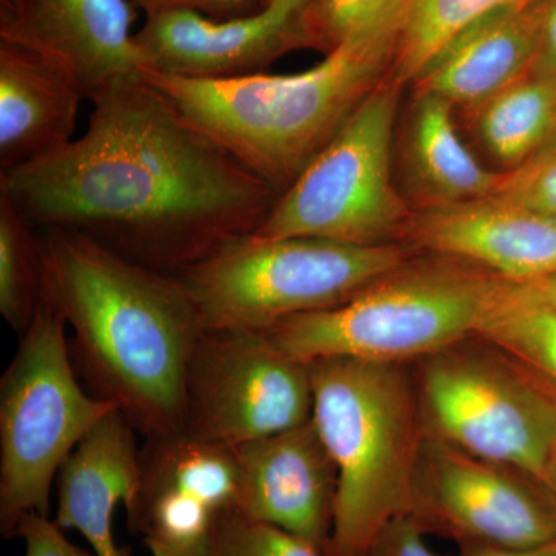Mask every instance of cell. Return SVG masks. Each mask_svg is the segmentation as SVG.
<instances>
[{"mask_svg": "<svg viewBox=\"0 0 556 556\" xmlns=\"http://www.w3.org/2000/svg\"><path fill=\"white\" fill-rule=\"evenodd\" d=\"M471 113L485 148L515 169L556 142V80L529 72Z\"/></svg>", "mask_w": 556, "mask_h": 556, "instance_id": "obj_21", "label": "cell"}, {"mask_svg": "<svg viewBox=\"0 0 556 556\" xmlns=\"http://www.w3.org/2000/svg\"><path fill=\"white\" fill-rule=\"evenodd\" d=\"M146 17L170 11H192L211 20L229 21L265 10V0H129Z\"/></svg>", "mask_w": 556, "mask_h": 556, "instance_id": "obj_29", "label": "cell"}, {"mask_svg": "<svg viewBox=\"0 0 556 556\" xmlns=\"http://www.w3.org/2000/svg\"><path fill=\"white\" fill-rule=\"evenodd\" d=\"M135 17L129 0H0V42L65 70L90 101L144 73Z\"/></svg>", "mask_w": 556, "mask_h": 556, "instance_id": "obj_13", "label": "cell"}, {"mask_svg": "<svg viewBox=\"0 0 556 556\" xmlns=\"http://www.w3.org/2000/svg\"><path fill=\"white\" fill-rule=\"evenodd\" d=\"M135 40L144 73L197 80L258 75L287 51L308 47L300 13L273 9L229 21L192 11L155 14L146 17Z\"/></svg>", "mask_w": 556, "mask_h": 556, "instance_id": "obj_15", "label": "cell"}, {"mask_svg": "<svg viewBox=\"0 0 556 556\" xmlns=\"http://www.w3.org/2000/svg\"><path fill=\"white\" fill-rule=\"evenodd\" d=\"M413 257L397 243L362 244L252 232L177 276L204 329L266 332L281 321L342 305Z\"/></svg>", "mask_w": 556, "mask_h": 556, "instance_id": "obj_6", "label": "cell"}, {"mask_svg": "<svg viewBox=\"0 0 556 556\" xmlns=\"http://www.w3.org/2000/svg\"><path fill=\"white\" fill-rule=\"evenodd\" d=\"M459 556H556V540L526 548L459 547Z\"/></svg>", "mask_w": 556, "mask_h": 556, "instance_id": "obj_32", "label": "cell"}, {"mask_svg": "<svg viewBox=\"0 0 556 556\" xmlns=\"http://www.w3.org/2000/svg\"><path fill=\"white\" fill-rule=\"evenodd\" d=\"M397 42L348 40L291 75L197 80L146 72L192 126L280 197L393 65Z\"/></svg>", "mask_w": 556, "mask_h": 556, "instance_id": "obj_3", "label": "cell"}, {"mask_svg": "<svg viewBox=\"0 0 556 556\" xmlns=\"http://www.w3.org/2000/svg\"><path fill=\"white\" fill-rule=\"evenodd\" d=\"M399 87L380 83L327 148L280 197L255 233L339 243H391L412 214L391 181V141Z\"/></svg>", "mask_w": 556, "mask_h": 556, "instance_id": "obj_9", "label": "cell"}, {"mask_svg": "<svg viewBox=\"0 0 556 556\" xmlns=\"http://www.w3.org/2000/svg\"><path fill=\"white\" fill-rule=\"evenodd\" d=\"M546 0L490 14L445 47L415 80L416 93L434 94L468 110L532 70Z\"/></svg>", "mask_w": 556, "mask_h": 556, "instance_id": "obj_18", "label": "cell"}, {"mask_svg": "<svg viewBox=\"0 0 556 556\" xmlns=\"http://www.w3.org/2000/svg\"><path fill=\"white\" fill-rule=\"evenodd\" d=\"M510 285L460 260L412 257L342 305L289 318L266 336L306 364L346 357L412 365L478 336Z\"/></svg>", "mask_w": 556, "mask_h": 556, "instance_id": "obj_5", "label": "cell"}, {"mask_svg": "<svg viewBox=\"0 0 556 556\" xmlns=\"http://www.w3.org/2000/svg\"><path fill=\"white\" fill-rule=\"evenodd\" d=\"M313 420L338 470L325 556H365L393 519L412 511L422 445L412 365L331 357L311 362Z\"/></svg>", "mask_w": 556, "mask_h": 556, "instance_id": "obj_4", "label": "cell"}, {"mask_svg": "<svg viewBox=\"0 0 556 556\" xmlns=\"http://www.w3.org/2000/svg\"><path fill=\"white\" fill-rule=\"evenodd\" d=\"M237 511L327 552L334 521L338 470L316 424L236 447Z\"/></svg>", "mask_w": 556, "mask_h": 556, "instance_id": "obj_14", "label": "cell"}, {"mask_svg": "<svg viewBox=\"0 0 556 556\" xmlns=\"http://www.w3.org/2000/svg\"><path fill=\"white\" fill-rule=\"evenodd\" d=\"M424 433L544 482L556 391L481 336L412 364Z\"/></svg>", "mask_w": 556, "mask_h": 556, "instance_id": "obj_8", "label": "cell"}, {"mask_svg": "<svg viewBox=\"0 0 556 556\" xmlns=\"http://www.w3.org/2000/svg\"><path fill=\"white\" fill-rule=\"evenodd\" d=\"M530 72L556 80V0H546L540 43Z\"/></svg>", "mask_w": 556, "mask_h": 556, "instance_id": "obj_31", "label": "cell"}, {"mask_svg": "<svg viewBox=\"0 0 556 556\" xmlns=\"http://www.w3.org/2000/svg\"><path fill=\"white\" fill-rule=\"evenodd\" d=\"M544 484L548 486L552 493L556 497V452L552 456L551 463H548L546 477H544Z\"/></svg>", "mask_w": 556, "mask_h": 556, "instance_id": "obj_35", "label": "cell"}, {"mask_svg": "<svg viewBox=\"0 0 556 556\" xmlns=\"http://www.w3.org/2000/svg\"><path fill=\"white\" fill-rule=\"evenodd\" d=\"M43 300L38 229L0 195V314L22 336L30 328Z\"/></svg>", "mask_w": 556, "mask_h": 556, "instance_id": "obj_24", "label": "cell"}, {"mask_svg": "<svg viewBox=\"0 0 556 556\" xmlns=\"http://www.w3.org/2000/svg\"><path fill=\"white\" fill-rule=\"evenodd\" d=\"M452 102L416 93L408 134L409 174L427 207L452 206L495 195L501 174L478 163L460 141Z\"/></svg>", "mask_w": 556, "mask_h": 556, "instance_id": "obj_20", "label": "cell"}, {"mask_svg": "<svg viewBox=\"0 0 556 556\" xmlns=\"http://www.w3.org/2000/svg\"><path fill=\"white\" fill-rule=\"evenodd\" d=\"M38 232L43 299L72 331L80 383L144 439L185 433L186 368L204 328L182 281L83 233Z\"/></svg>", "mask_w": 556, "mask_h": 556, "instance_id": "obj_2", "label": "cell"}, {"mask_svg": "<svg viewBox=\"0 0 556 556\" xmlns=\"http://www.w3.org/2000/svg\"><path fill=\"white\" fill-rule=\"evenodd\" d=\"M556 391V311L530 285L511 283L479 334Z\"/></svg>", "mask_w": 556, "mask_h": 556, "instance_id": "obj_23", "label": "cell"}, {"mask_svg": "<svg viewBox=\"0 0 556 556\" xmlns=\"http://www.w3.org/2000/svg\"><path fill=\"white\" fill-rule=\"evenodd\" d=\"M116 409L91 396L68 353L64 318L43 300L0 379V533L13 538L31 511L50 517L70 453Z\"/></svg>", "mask_w": 556, "mask_h": 556, "instance_id": "obj_7", "label": "cell"}, {"mask_svg": "<svg viewBox=\"0 0 556 556\" xmlns=\"http://www.w3.org/2000/svg\"><path fill=\"white\" fill-rule=\"evenodd\" d=\"M236 448L186 433L144 439L137 492L124 507L152 556H208L215 530L237 510Z\"/></svg>", "mask_w": 556, "mask_h": 556, "instance_id": "obj_12", "label": "cell"}, {"mask_svg": "<svg viewBox=\"0 0 556 556\" xmlns=\"http://www.w3.org/2000/svg\"><path fill=\"white\" fill-rule=\"evenodd\" d=\"M533 0H409L407 24L393 61L396 83H415L431 61L468 27L496 11Z\"/></svg>", "mask_w": 556, "mask_h": 556, "instance_id": "obj_22", "label": "cell"}, {"mask_svg": "<svg viewBox=\"0 0 556 556\" xmlns=\"http://www.w3.org/2000/svg\"><path fill=\"white\" fill-rule=\"evenodd\" d=\"M86 134L0 172V195L33 228L83 233L121 257L179 276L255 232L278 199L142 76L91 98Z\"/></svg>", "mask_w": 556, "mask_h": 556, "instance_id": "obj_1", "label": "cell"}, {"mask_svg": "<svg viewBox=\"0 0 556 556\" xmlns=\"http://www.w3.org/2000/svg\"><path fill=\"white\" fill-rule=\"evenodd\" d=\"M495 195L556 218V142L521 166L501 174Z\"/></svg>", "mask_w": 556, "mask_h": 556, "instance_id": "obj_27", "label": "cell"}, {"mask_svg": "<svg viewBox=\"0 0 556 556\" xmlns=\"http://www.w3.org/2000/svg\"><path fill=\"white\" fill-rule=\"evenodd\" d=\"M365 556H450L428 546L427 532L412 515L393 519L372 541ZM459 556V555H456Z\"/></svg>", "mask_w": 556, "mask_h": 556, "instance_id": "obj_30", "label": "cell"}, {"mask_svg": "<svg viewBox=\"0 0 556 556\" xmlns=\"http://www.w3.org/2000/svg\"><path fill=\"white\" fill-rule=\"evenodd\" d=\"M208 556H325L308 541L233 510L219 521Z\"/></svg>", "mask_w": 556, "mask_h": 556, "instance_id": "obj_26", "label": "cell"}, {"mask_svg": "<svg viewBox=\"0 0 556 556\" xmlns=\"http://www.w3.org/2000/svg\"><path fill=\"white\" fill-rule=\"evenodd\" d=\"M306 2L308 0H265V9H273L278 11V13L292 16V14L300 13L303 7L306 5Z\"/></svg>", "mask_w": 556, "mask_h": 556, "instance_id": "obj_33", "label": "cell"}, {"mask_svg": "<svg viewBox=\"0 0 556 556\" xmlns=\"http://www.w3.org/2000/svg\"><path fill=\"white\" fill-rule=\"evenodd\" d=\"M402 237L417 251L471 263L511 283L556 277V218L501 197L422 208Z\"/></svg>", "mask_w": 556, "mask_h": 556, "instance_id": "obj_16", "label": "cell"}, {"mask_svg": "<svg viewBox=\"0 0 556 556\" xmlns=\"http://www.w3.org/2000/svg\"><path fill=\"white\" fill-rule=\"evenodd\" d=\"M138 431L118 409L102 417L58 473L54 522L80 533L97 556H131L113 535L118 506L126 507L139 479Z\"/></svg>", "mask_w": 556, "mask_h": 556, "instance_id": "obj_17", "label": "cell"}, {"mask_svg": "<svg viewBox=\"0 0 556 556\" xmlns=\"http://www.w3.org/2000/svg\"><path fill=\"white\" fill-rule=\"evenodd\" d=\"M13 538L24 541V556H97L90 548L72 543L54 519L38 511L21 519Z\"/></svg>", "mask_w": 556, "mask_h": 556, "instance_id": "obj_28", "label": "cell"}, {"mask_svg": "<svg viewBox=\"0 0 556 556\" xmlns=\"http://www.w3.org/2000/svg\"><path fill=\"white\" fill-rule=\"evenodd\" d=\"M413 518L459 547L526 548L556 540V497L540 479L424 433Z\"/></svg>", "mask_w": 556, "mask_h": 556, "instance_id": "obj_11", "label": "cell"}, {"mask_svg": "<svg viewBox=\"0 0 556 556\" xmlns=\"http://www.w3.org/2000/svg\"><path fill=\"white\" fill-rule=\"evenodd\" d=\"M311 364L266 332L204 329L185 379V433L240 447L313 419Z\"/></svg>", "mask_w": 556, "mask_h": 556, "instance_id": "obj_10", "label": "cell"}, {"mask_svg": "<svg viewBox=\"0 0 556 556\" xmlns=\"http://www.w3.org/2000/svg\"><path fill=\"white\" fill-rule=\"evenodd\" d=\"M409 0H308L303 10L308 47L329 53L348 40H401Z\"/></svg>", "mask_w": 556, "mask_h": 556, "instance_id": "obj_25", "label": "cell"}, {"mask_svg": "<svg viewBox=\"0 0 556 556\" xmlns=\"http://www.w3.org/2000/svg\"><path fill=\"white\" fill-rule=\"evenodd\" d=\"M530 287H533L538 294L543 298L544 302L547 305H551L552 308L556 311V277L547 278V280L538 281V283H532Z\"/></svg>", "mask_w": 556, "mask_h": 556, "instance_id": "obj_34", "label": "cell"}, {"mask_svg": "<svg viewBox=\"0 0 556 556\" xmlns=\"http://www.w3.org/2000/svg\"><path fill=\"white\" fill-rule=\"evenodd\" d=\"M78 80L22 47L0 42V172L46 159L75 139Z\"/></svg>", "mask_w": 556, "mask_h": 556, "instance_id": "obj_19", "label": "cell"}]
</instances>
